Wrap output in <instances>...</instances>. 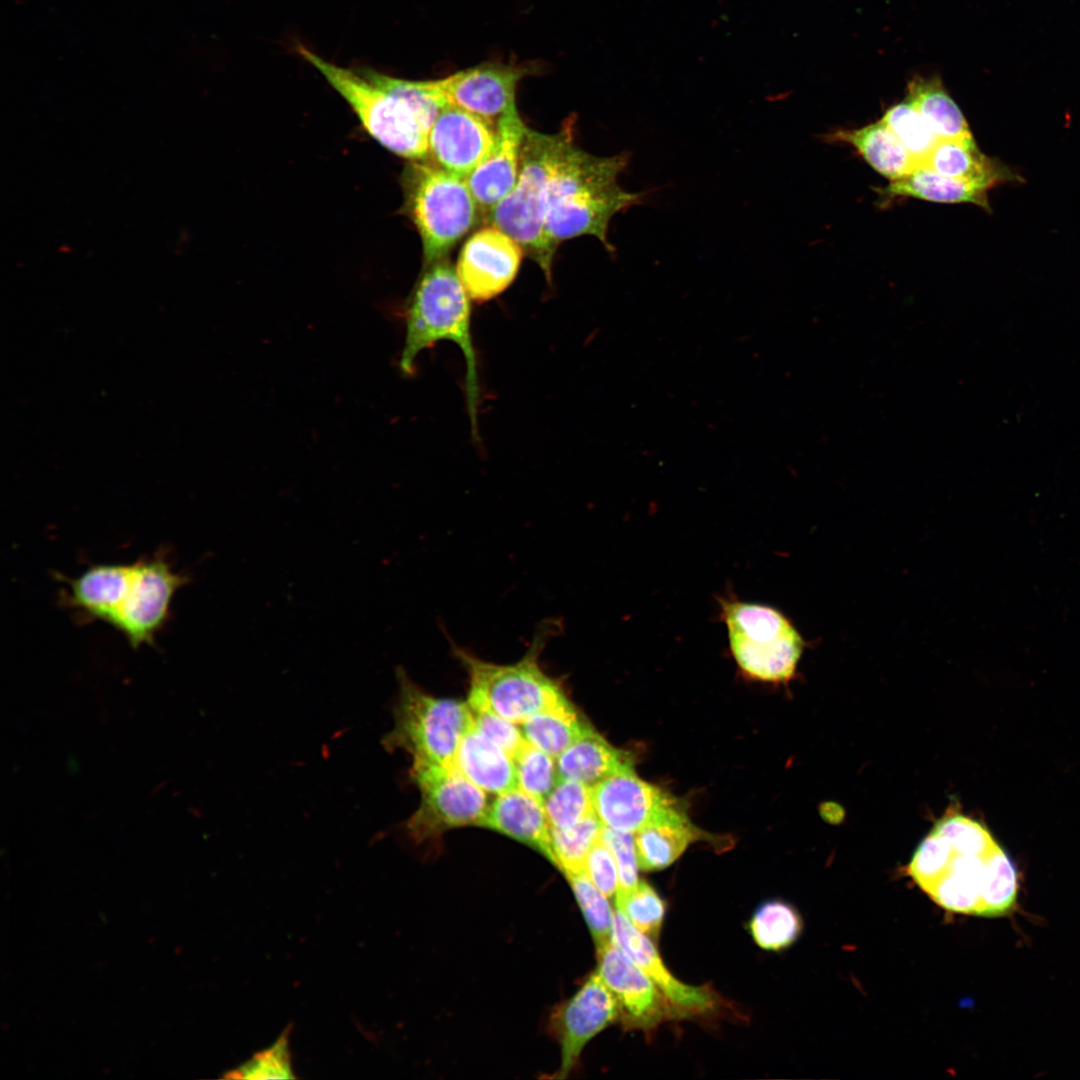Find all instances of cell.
<instances>
[{"label": "cell", "mask_w": 1080, "mask_h": 1080, "mask_svg": "<svg viewBox=\"0 0 1080 1080\" xmlns=\"http://www.w3.org/2000/svg\"><path fill=\"white\" fill-rule=\"evenodd\" d=\"M802 929L803 921L795 907L776 899L762 903L749 922L755 943L769 951L788 948L799 938Z\"/></svg>", "instance_id": "29"}, {"label": "cell", "mask_w": 1080, "mask_h": 1080, "mask_svg": "<svg viewBox=\"0 0 1080 1080\" xmlns=\"http://www.w3.org/2000/svg\"><path fill=\"white\" fill-rule=\"evenodd\" d=\"M616 907L642 933L656 939L659 936L666 905L656 890L646 881H639L628 892L616 893Z\"/></svg>", "instance_id": "36"}, {"label": "cell", "mask_w": 1080, "mask_h": 1080, "mask_svg": "<svg viewBox=\"0 0 1080 1080\" xmlns=\"http://www.w3.org/2000/svg\"><path fill=\"white\" fill-rule=\"evenodd\" d=\"M473 726L486 738L501 747L510 757L526 743L521 728L487 710L471 709Z\"/></svg>", "instance_id": "41"}, {"label": "cell", "mask_w": 1080, "mask_h": 1080, "mask_svg": "<svg viewBox=\"0 0 1080 1080\" xmlns=\"http://www.w3.org/2000/svg\"><path fill=\"white\" fill-rule=\"evenodd\" d=\"M550 827L569 828L594 813L590 787L560 778L543 800Z\"/></svg>", "instance_id": "34"}, {"label": "cell", "mask_w": 1080, "mask_h": 1080, "mask_svg": "<svg viewBox=\"0 0 1080 1080\" xmlns=\"http://www.w3.org/2000/svg\"><path fill=\"white\" fill-rule=\"evenodd\" d=\"M593 809L603 826L636 833L660 809L674 803L660 788L638 778L627 765L591 788Z\"/></svg>", "instance_id": "15"}, {"label": "cell", "mask_w": 1080, "mask_h": 1080, "mask_svg": "<svg viewBox=\"0 0 1080 1080\" xmlns=\"http://www.w3.org/2000/svg\"><path fill=\"white\" fill-rule=\"evenodd\" d=\"M612 942L689 1017L705 1015L719 1007V998L708 986L687 985L675 978L663 963L652 941L618 909L614 912Z\"/></svg>", "instance_id": "17"}, {"label": "cell", "mask_w": 1080, "mask_h": 1080, "mask_svg": "<svg viewBox=\"0 0 1080 1080\" xmlns=\"http://www.w3.org/2000/svg\"><path fill=\"white\" fill-rule=\"evenodd\" d=\"M397 675L394 726L383 745L404 750L413 762L454 767L459 744L473 722L468 703L428 694L403 670Z\"/></svg>", "instance_id": "7"}, {"label": "cell", "mask_w": 1080, "mask_h": 1080, "mask_svg": "<svg viewBox=\"0 0 1080 1080\" xmlns=\"http://www.w3.org/2000/svg\"><path fill=\"white\" fill-rule=\"evenodd\" d=\"M602 829L595 812L569 828L550 827L554 865L566 876L584 870L586 858L601 837Z\"/></svg>", "instance_id": "31"}, {"label": "cell", "mask_w": 1080, "mask_h": 1080, "mask_svg": "<svg viewBox=\"0 0 1080 1080\" xmlns=\"http://www.w3.org/2000/svg\"><path fill=\"white\" fill-rule=\"evenodd\" d=\"M481 826L537 850L554 864L550 824L543 801L520 788L497 795L488 806Z\"/></svg>", "instance_id": "19"}, {"label": "cell", "mask_w": 1080, "mask_h": 1080, "mask_svg": "<svg viewBox=\"0 0 1080 1080\" xmlns=\"http://www.w3.org/2000/svg\"><path fill=\"white\" fill-rule=\"evenodd\" d=\"M628 161L627 153L599 157L575 144L569 149L550 183L545 206V237L555 252L562 241L583 235L614 251L607 236L611 219L642 200V193L618 184Z\"/></svg>", "instance_id": "2"}, {"label": "cell", "mask_w": 1080, "mask_h": 1080, "mask_svg": "<svg viewBox=\"0 0 1080 1080\" xmlns=\"http://www.w3.org/2000/svg\"><path fill=\"white\" fill-rule=\"evenodd\" d=\"M406 204L422 241L425 266L447 258L473 227L479 210L466 179L427 162L409 167Z\"/></svg>", "instance_id": "8"}, {"label": "cell", "mask_w": 1080, "mask_h": 1080, "mask_svg": "<svg viewBox=\"0 0 1080 1080\" xmlns=\"http://www.w3.org/2000/svg\"><path fill=\"white\" fill-rule=\"evenodd\" d=\"M987 854L966 855L953 849L945 871L925 892L948 911L977 915Z\"/></svg>", "instance_id": "26"}, {"label": "cell", "mask_w": 1080, "mask_h": 1080, "mask_svg": "<svg viewBox=\"0 0 1080 1080\" xmlns=\"http://www.w3.org/2000/svg\"><path fill=\"white\" fill-rule=\"evenodd\" d=\"M560 778L592 787L620 768L632 765L627 755L610 745L592 727L557 758Z\"/></svg>", "instance_id": "25"}, {"label": "cell", "mask_w": 1080, "mask_h": 1080, "mask_svg": "<svg viewBox=\"0 0 1080 1080\" xmlns=\"http://www.w3.org/2000/svg\"><path fill=\"white\" fill-rule=\"evenodd\" d=\"M584 870L594 885L606 896L611 897L619 888L617 864L613 853L601 837L591 848Z\"/></svg>", "instance_id": "42"}, {"label": "cell", "mask_w": 1080, "mask_h": 1080, "mask_svg": "<svg viewBox=\"0 0 1080 1080\" xmlns=\"http://www.w3.org/2000/svg\"><path fill=\"white\" fill-rule=\"evenodd\" d=\"M932 830L944 836L955 851L966 855L984 856L997 846L984 826L963 815L944 816Z\"/></svg>", "instance_id": "37"}, {"label": "cell", "mask_w": 1080, "mask_h": 1080, "mask_svg": "<svg viewBox=\"0 0 1080 1080\" xmlns=\"http://www.w3.org/2000/svg\"><path fill=\"white\" fill-rule=\"evenodd\" d=\"M454 767L486 793L499 795L517 787L513 758L473 726L461 740Z\"/></svg>", "instance_id": "22"}, {"label": "cell", "mask_w": 1080, "mask_h": 1080, "mask_svg": "<svg viewBox=\"0 0 1080 1080\" xmlns=\"http://www.w3.org/2000/svg\"><path fill=\"white\" fill-rule=\"evenodd\" d=\"M292 1072L288 1047V1032L284 1031L273 1045L255 1054L251 1059L229 1072L225 1077L287 1079L295 1077Z\"/></svg>", "instance_id": "39"}, {"label": "cell", "mask_w": 1080, "mask_h": 1080, "mask_svg": "<svg viewBox=\"0 0 1080 1080\" xmlns=\"http://www.w3.org/2000/svg\"><path fill=\"white\" fill-rule=\"evenodd\" d=\"M529 65L485 62L436 80L447 105L473 113L496 125L516 106L518 83L529 75Z\"/></svg>", "instance_id": "12"}, {"label": "cell", "mask_w": 1080, "mask_h": 1080, "mask_svg": "<svg viewBox=\"0 0 1080 1080\" xmlns=\"http://www.w3.org/2000/svg\"><path fill=\"white\" fill-rule=\"evenodd\" d=\"M634 833L620 832L603 826L601 839L609 847L614 855L618 876L619 888L617 892H628L639 883L638 860L635 847Z\"/></svg>", "instance_id": "40"}, {"label": "cell", "mask_w": 1080, "mask_h": 1080, "mask_svg": "<svg viewBox=\"0 0 1080 1080\" xmlns=\"http://www.w3.org/2000/svg\"><path fill=\"white\" fill-rule=\"evenodd\" d=\"M923 117L938 139L972 138L969 125L938 76H915L905 99Z\"/></svg>", "instance_id": "27"}, {"label": "cell", "mask_w": 1080, "mask_h": 1080, "mask_svg": "<svg viewBox=\"0 0 1080 1080\" xmlns=\"http://www.w3.org/2000/svg\"><path fill=\"white\" fill-rule=\"evenodd\" d=\"M985 184L948 178L922 166L878 190L886 200L912 197L938 203H971L991 212Z\"/></svg>", "instance_id": "24"}, {"label": "cell", "mask_w": 1080, "mask_h": 1080, "mask_svg": "<svg viewBox=\"0 0 1080 1080\" xmlns=\"http://www.w3.org/2000/svg\"><path fill=\"white\" fill-rule=\"evenodd\" d=\"M619 1017L618 1002L596 971L559 1011L562 1057L558 1077H565L588 1041Z\"/></svg>", "instance_id": "16"}, {"label": "cell", "mask_w": 1080, "mask_h": 1080, "mask_svg": "<svg viewBox=\"0 0 1080 1080\" xmlns=\"http://www.w3.org/2000/svg\"><path fill=\"white\" fill-rule=\"evenodd\" d=\"M573 125L554 134L526 129L515 186L487 215L488 222L512 237L551 281L555 251L545 231V206L550 183L574 145Z\"/></svg>", "instance_id": "5"}, {"label": "cell", "mask_w": 1080, "mask_h": 1080, "mask_svg": "<svg viewBox=\"0 0 1080 1080\" xmlns=\"http://www.w3.org/2000/svg\"><path fill=\"white\" fill-rule=\"evenodd\" d=\"M405 330L399 367L406 376L414 374L418 355L438 341H451L462 351L467 410L476 437L480 388L470 298L447 258L425 266L406 305Z\"/></svg>", "instance_id": "4"}, {"label": "cell", "mask_w": 1080, "mask_h": 1080, "mask_svg": "<svg viewBox=\"0 0 1080 1080\" xmlns=\"http://www.w3.org/2000/svg\"><path fill=\"white\" fill-rule=\"evenodd\" d=\"M1017 875L1011 859L997 845L985 859L980 906L977 915L1000 916L1016 901Z\"/></svg>", "instance_id": "30"}, {"label": "cell", "mask_w": 1080, "mask_h": 1080, "mask_svg": "<svg viewBox=\"0 0 1080 1080\" xmlns=\"http://www.w3.org/2000/svg\"><path fill=\"white\" fill-rule=\"evenodd\" d=\"M517 787L544 800L560 779L555 758L526 742L513 757Z\"/></svg>", "instance_id": "35"}, {"label": "cell", "mask_w": 1080, "mask_h": 1080, "mask_svg": "<svg viewBox=\"0 0 1080 1080\" xmlns=\"http://www.w3.org/2000/svg\"><path fill=\"white\" fill-rule=\"evenodd\" d=\"M299 54L347 101L363 128L398 156L422 161L429 154V132L442 107L429 95L399 86L379 73L326 61L306 47Z\"/></svg>", "instance_id": "3"}, {"label": "cell", "mask_w": 1080, "mask_h": 1080, "mask_svg": "<svg viewBox=\"0 0 1080 1080\" xmlns=\"http://www.w3.org/2000/svg\"><path fill=\"white\" fill-rule=\"evenodd\" d=\"M720 604L730 650L740 669L757 680H789L804 647L790 620L767 605L731 599Z\"/></svg>", "instance_id": "9"}, {"label": "cell", "mask_w": 1080, "mask_h": 1080, "mask_svg": "<svg viewBox=\"0 0 1080 1080\" xmlns=\"http://www.w3.org/2000/svg\"><path fill=\"white\" fill-rule=\"evenodd\" d=\"M560 624H541L523 657L512 664H496L453 645L455 657L469 676L468 705L522 724L536 713L566 699L560 683L547 675L540 656Z\"/></svg>", "instance_id": "6"}, {"label": "cell", "mask_w": 1080, "mask_h": 1080, "mask_svg": "<svg viewBox=\"0 0 1080 1080\" xmlns=\"http://www.w3.org/2000/svg\"><path fill=\"white\" fill-rule=\"evenodd\" d=\"M825 140L852 146L889 181L898 180L917 167L908 150L881 120L857 129H836L825 135Z\"/></svg>", "instance_id": "23"}, {"label": "cell", "mask_w": 1080, "mask_h": 1080, "mask_svg": "<svg viewBox=\"0 0 1080 1080\" xmlns=\"http://www.w3.org/2000/svg\"><path fill=\"white\" fill-rule=\"evenodd\" d=\"M523 254L518 242L492 225L472 234L456 264V273L469 298L485 302L507 289L518 273Z\"/></svg>", "instance_id": "13"}, {"label": "cell", "mask_w": 1080, "mask_h": 1080, "mask_svg": "<svg viewBox=\"0 0 1080 1080\" xmlns=\"http://www.w3.org/2000/svg\"><path fill=\"white\" fill-rule=\"evenodd\" d=\"M186 581L161 555L128 564H98L67 581V602L83 616L112 626L139 648L153 643L168 621L174 595Z\"/></svg>", "instance_id": "1"}, {"label": "cell", "mask_w": 1080, "mask_h": 1080, "mask_svg": "<svg viewBox=\"0 0 1080 1080\" xmlns=\"http://www.w3.org/2000/svg\"><path fill=\"white\" fill-rule=\"evenodd\" d=\"M952 854L950 842L932 830L914 852L908 873L926 891L943 874Z\"/></svg>", "instance_id": "38"}, {"label": "cell", "mask_w": 1080, "mask_h": 1080, "mask_svg": "<svg viewBox=\"0 0 1080 1080\" xmlns=\"http://www.w3.org/2000/svg\"><path fill=\"white\" fill-rule=\"evenodd\" d=\"M410 776L421 794L406 825L413 840L424 842L453 828L481 826L488 810L486 792L455 767L412 762Z\"/></svg>", "instance_id": "10"}, {"label": "cell", "mask_w": 1080, "mask_h": 1080, "mask_svg": "<svg viewBox=\"0 0 1080 1080\" xmlns=\"http://www.w3.org/2000/svg\"><path fill=\"white\" fill-rule=\"evenodd\" d=\"M597 954V972L615 996L627 1029L648 1033L668 1019L689 1017L613 942Z\"/></svg>", "instance_id": "11"}, {"label": "cell", "mask_w": 1080, "mask_h": 1080, "mask_svg": "<svg viewBox=\"0 0 1080 1080\" xmlns=\"http://www.w3.org/2000/svg\"><path fill=\"white\" fill-rule=\"evenodd\" d=\"M919 166L948 178L978 182L990 188L1018 179L1000 160L983 154L973 137L939 139Z\"/></svg>", "instance_id": "21"}, {"label": "cell", "mask_w": 1080, "mask_h": 1080, "mask_svg": "<svg viewBox=\"0 0 1080 1080\" xmlns=\"http://www.w3.org/2000/svg\"><path fill=\"white\" fill-rule=\"evenodd\" d=\"M521 725L529 744L557 758L589 727L566 698L531 716Z\"/></svg>", "instance_id": "28"}, {"label": "cell", "mask_w": 1080, "mask_h": 1080, "mask_svg": "<svg viewBox=\"0 0 1080 1080\" xmlns=\"http://www.w3.org/2000/svg\"><path fill=\"white\" fill-rule=\"evenodd\" d=\"M919 166L939 140L919 112L906 100L891 106L882 118Z\"/></svg>", "instance_id": "33"}, {"label": "cell", "mask_w": 1080, "mask_h": 1080, "mask_svg": "<svg viewBox=\"0 0 1080 1080\" xmlns=\"http://www.w3.org/2000/svg\"><path fill=\"white\" fill-rule=\"evenodd\" d=\"M634 836L639 868L655 871L671 865L700 832L674 802L660 809Z\"/></svg>", "instance_id": "20"}, {"label": "cell", "mask_w": 1080, "mask_h": 1080, "mask_svg": "<svg viewBox=\"0 0 1080 1080\" xmlns=\"http://www.w3.org/2000/svg\"><path fill=\"white\" fill-rule=\"evenodd\" d=\"M496 125L461 108L446 105L429 132V154L438 167L466 179L490 154Z\"/></svg>", "instance_id": "14"}, {"label": "cell", "mask_w": 1080, "mask_h": 1080, "mask_svg": "<svg viewBox=\"0 0 1080 1080\" xmlns=\"http://www.w3.org/2000/svg\"><path fill=\"white\" fill-rule=\"evenodd\" d=\"M567 878L598 953L612 943L614 913L607 897L594 885L585 870L569 874Z\"/></svg>", "instance_id": "32"}, {"label": "cell", "mask_w": 1080, "mask_h": 1080, "mask_svg": "<svg viewBox=\"0 0 1080 1080\" xmlns=\"http://www.w3.org/2000/svg\"><path fill=\"white\" fill-rule=\"evenodd\" d=\"M526 129L516 106L509 109L496 124L493 150L466 178L479 210L486 215L516 184Z\"/></svg>", "instance_id": "18"}]
</instances>
